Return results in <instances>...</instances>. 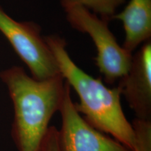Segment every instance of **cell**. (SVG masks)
Segmentation results:
<instances>
[{"label": "cell", "mask_w": 151, "mask_h": 151, "mask_svg": "<svg viewBox=\"0 0 151 151\" xmlns=\"http://www.w3.org/2000/svg\"><path fill=\"white\" fill-rule=\"evenodd\" d=\"M0 32L9 41L34 78L46 80L60 75L52 52L41 36V28L32 21H17L0 6Z\"/></svg>", "instance_id": "cell-4"}, {"label": "cell", "mask_w": 151, "mask_h": 151, "mask_svg": "<svg viewBox=\"0 0 151 151\" xmlns=\"http://www.w3.org/2000/svg\"><path fill=\"white\" fill-rule=\"evenodd\" d=\"M113 19L122 22L124 41L122 47L131 52L151 39V0H130L124 10Z\"/></svg>", "instance_id": "cell-7"}, {"label": "cell", "mask_w": 151, "mask_h": 151, "mask_svg": "<svg viewBox=\"0 0 151 151\" xmlns=\"http://www.w3.org/2000/svg\"><path fill=\"white\" fill-rule=\"evenodd\" d=\"M45 41L55 58L60 72L79 97L75 107L86 121L96 129L111 134L134 151L135 136L132 123L126 118L118 86L109 88L101 78H94L81 69L69 56L65 39L58 35L45 36Z\"/></svg>", "instance_id": "cell-1"}, {"label": "cell", "mask_w": 151, "mask_h": 151, "mask_svg": "<svg viewBox=\"0 0 151 151\" xmlns=\"http://www.w3.org/2000/svg\"><path fill=\"white\" fill-rule=\"evenodd\" d=\"M14 109L11 136L19 151H40L49 122L59 111L65 81L58 75L39 81L14 66L0 73Z\"/></svg>", "instance_id": "cell-2"}, {"label": "cell", "mask_w": 151, "mask_h": 151, "mask_svg": "<svg viewBox=\"0 0 151 151\" xmlns=\"http://www.w3.org/2000/svg\"><path fill=\"white\" fill-rule=\"evenodd\" d=\"M59 111L62 117V127L58 130L61 151H132L86 121L76 109L71 88L66 81Z\"/></svg>", "instance_id": "cell-5"}, {"label": "cell", "mask_w": 151, "mask_h": 151, "mask_svg": "<svg viewBox=\"0 0 151 151\" xmlns=\"http://www.w3.org/2000/svg\"><path fill=\"white\" fill-rule=\"evenodd\" d=\"M118 88L136 118L151 120V40L132 55L129 71L119 80Z\"/></svg>", "instance_id": "cell-6"}, {"label": "cell", "mask_w": 151, "mask_h": 151, "mask_svg": "<svg viewBox=\"0 0 151 151\" xmlns=\"http://www.w3.org/2000/svg\"><path fill=\"white\" fill-rule=\"evenodd\" d=\"M126 0H61V4H76L85 7L92 13L110 22L120 6Z\"/></svg>", "instance_id": "cell-8"}, {"label": "cell", "mask_w": 151, "mask_h": 151, "mask_svg": "<svg viewBox=\"0 0 151 151\" xmlns=\"http://www.w3.org/2000/svg\"><path fill=\"white\" fill-rule=\"evenodd\" d=\"M40 151H61L58 139V129L55 126L48 127L41 144Z\"/></svg>", "instance_id": "cell-10"}, {"label": "cell", "mask_w": 151, "mask_h": 151, "mask_svg": "<svg viewBox=\"0 0 151 151\" xmlns=\"http://www.w3.org/2000/svg\"><path fill=\"white\" fill-rule=\"evenodd\" d=\"M132 125L135 136L134 151H151V120L135 118Z\"/></svg>", "instance_id": "cell-9"}, {"label": "cell", "mask_w": 151, "mask_h": 151, "mask_svg": "<svg viewBox=\"0 0 151 151\" xmlns=\"http://www.w3.org/2000/svg\"><path fill=\"white\" fill-rule=\"evenodd\" d=\"M67 22L73 29L87 34L97 50L96 65L107 84L112 85L129 71L132 53L119 44L109 27V21L85 7L61 4Z\"/></svg>", "instance_id": "cell-3"}]
</instances>
